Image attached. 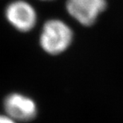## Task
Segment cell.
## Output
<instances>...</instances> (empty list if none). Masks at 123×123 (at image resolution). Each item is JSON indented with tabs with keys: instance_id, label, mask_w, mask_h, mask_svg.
<instances>
[{
	"instance_id": "obj_1",
	"label": "cell",
	"mask_w": 123,
	"mask_h": 123,
	"mask_svg": "<svg viewBox=\"0 0 123 123\" xmlns=\"http://www.w3.org/2000/svg\"><path fill=\"white\" fill-rule=\"evenodd\" d=\"M73 40L71 28L58 19H50L44 24L40 35V45L50 55L64 52Z\"/></svg>"
},
{
	"instance_id": "obj_2",
	"label": "cell",
	"mask_w": 123,
	"mask_h": 123,
	"mask_svg": "<svg viewBox=\"0 0 123 123\" xmlns=\"http://www.w3.org/2000/svg\"><path fill=\"white\" fill-rule=\"evenodd\" d=\"M106 0H67L66 11L83 26L93 25L106 8Z\"/></svg>"
},
{
	"instance_id": "obj_3",
	"label": "cell",
	"mask_w": 123,
	"mask_h": 123,
	"mask_svg": "<svg viewBox=\"0 0 123 123\" xmlns=\"http://www.w3.org/2000/svg\"><path fill=\"white\" fill-rule=\"evenodd\" d=\"M5 15L7 21L21 32L31 31L37 22L35 10L29 2L23 0H15L9 3Z\"/></svg>"
},
{
	"instance_id": "obj_4",
	"label": "cell",
	"mask_w": 123,
	"mask_h": 123,
	"mask_svg": "<svg viewBox=\"0 0 123 123\" xmlns=\"http://www.w3.org/2000/svg\"><path fill=\"white\" fill-rule=\"evenodd\" d=\"M4 110L15 121L28 122L35 117L37 106L31 98L20 93H11L4 100Z\"/></svg>"
},
{
	"instance_id": "obj_5",
	"label": "cell",
	"mask_w": 123,
	"mask_h": 123,
	"mask_svg": "<svg viewBox=\"0 0 123 123\" xmlns=\"http://www.w3.org/2000/svg\"><path fill=\"white\" fill-rule=\"evenodd\" d=\"M16 122L8 115H0V123H16Z\"/></svg>"
},
{
	"instance_id": "obj_6",
	"label": "cell",
	"mask_w": 123,
	"mask_h": 123,
	"mask_svg": "<svg viewBox=\"0 0 123 123\" xmlns=\"http://www.w3.org/2000/svg\"><path fill=\"white\" fill-rule=\"evenodd\" d=\"M46 1H48V0H46Z\"/></svg>"
}]
</instances>
